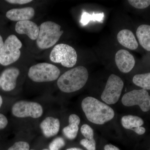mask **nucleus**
<instances>
[{
	"label": "nucleus",
	"instance_id": "f257e3e1",
	"mask_svg": "<svg viewBox=\"0 0 150 150\" xmlns=\"http://www.w3.org/2000/svg\"><path fill=\"white\" fill-rule=\"evenodd\" d=\"M81 107L89 121L97 125H103L114 118L115 112L107 104L92 97L83 99Z\"/></svg>",
	"mask_w": 150,
	"mask_h": 150
},
{
	"label": "nucleus",
	"instance_id": "f03ea898",
	"mask_svg": "<svg viewBox=\"0 0 150 150\" xmlns=\"http://www.w3.org/2000/svg\"><path fill=\"white\" fill-rule=\"evenodd\" d=\"M88 78L86 68L80 66L65 72L57 81V86L63 92L78 91L85 85Z\"/></svg>",
	"mask_w": 150,
	"mask_h": 150
},
{
	"label": "nucleus",
	"instance_id": "7ed1b4c3",
	"mask_svg": "<svg viewBox=\"0 0 150 150\" xmlns=\"http://www.w3.org/2000/svg\"><path fill=\"white\" fill-rule=\"evenodd\" d=\"M39 33L36 40L38 48L46 49L51 48L59 41L64 33L61 26L53 21H46L40 25Z\"/></svg>",
	"mask_w": 150,
	"mask_h": 150
},
{
	"label": "nucleus",
	"instance_id": "20e7f679",
	"mask_svg": "<svg viewBox=\"0 0 150 150\" xmlns=\"http://www.w3.org/2000/svg\"><path fill=\"white\" fill-rule=\"evenodd\" d=\"M60 71L55 65L47 63H41L30 68L28 76L35 82L53 81L59 78Z\"/></svg>",
	"mask_w": 150,
	"mask_h": 150
},
{
	"label": "nucleus",
	"instance_id": "39448f33",
	"mask_svg": "<svg viewBox=\"0 0 150 150\" xmlns=\"http://www.w3.org/2000/svg\"><path fill=\"white\" fill-rule=\"evenodd\" d=\"M22 43L14 35H9L0 49V64L8 66L16 62L21 56Z\"/></svg>",
	"mask_w": 150,
	"mask_h": 150
},
{
	"label": "nucleus",
	"instance_id": "423d86ee",
	"mask_svg": "<svg viewBox=\"0 0 150 150\" xmlns=\"http://www.w3.org/2000/svg\"><path fill=\"white\" fill-rule=\"evenodd\" d=\"M77 54L74 48L68 44H58L54 46L50 54L52 62L61 64L67 68H72L77 61Z\"/></svg>",
	"mask_w": 150,
	"mask_h": 150
},
{
	"label": "nucleus",
	"instance_id": "0eeeda50",
	"mask_svg": "<svg viewBox=\"0 0 150 150\" xmlns=\"http://www.w3.org/2000/svg\"><path fill=\"white\" fill-rule=\"evenodd\" d=\"M124 87V83L117 75H110L108 78L101 98L107 104H115L121 96Z\"/></svg>",
	"mask_w": 150,
	"mask_h": 150
},
{
	"label": "nucleus",
	"instance_id": "6e6552de",
	"mask_svg": "<svg viewBox=\"0 0 150 150\" xmlns=\"http://www.w3.org/2000/svg\"><path fill=\"white\" fill-rule=\"evenodd\" d=\"M11 110L13 115L18 118H37L41 116L43 113V108L39 103L23 100L15 103Z\"/></svg>",
	"mask_w": 150,
	"mask_h": 150
},
{
	"label": "nucleus",
	"instance_id": "1a4fd4ad",
	"mask_svg": "<svg viewBox=\"0 0 150 150\" xmlns=\"http://www.w3.org/2000/svg\"><path fill=\"white\" fill-rule=\"evenodd\" d=\"M121 101L123 105L127 107L139 105L143 112L150 110V96L144 89L134 90L125 93Z\"/></svg>",
	"mask_w": 150,
	"mask_h": 150
},
{
	"label": "nucleus",
	"instance_id": "9d476101",
	"mask_svg": "<svg viewBox=\"0 0 150 150\" xmlns=\"http://www.w3.org/2000/svg\"><path fill=\"white\" fill-rule=\"evenodd\" d=\"M115 59L116 66L121 72L125 74L130 72L135 66L134 56L125 49H121L117 51Z\"/></svg>",
	"mask_w": 150,
	"mask_h": 150
},
{
	"label": "nucleus",
	"instance_id": "9b49d317",
	"mask_svg": "<svg viewBox=\"0 0 150 150\" xmlns=\"http://www.w3.org/2000/svg\"><path fill=\"white\" fill-rule=\"evenodd\" d=\"M20 71L18 68H10L6 69L0 76L1 87L6 91H10L15 88L16 81Z\"/></svg>",
	"mask_w": 150,
	"mask_h": 150
},
{
	"label": "nucleus",
	"instance_id": "f8f14e48",
	"mask_svg": "<svg viewBox=\"0 0 150 150\" xmlns=\"http://www.w3.org/2000/svg\"><path fill=\"white\" fill-rule=\"evenodd\" d=\"M16 31L19 34H26L30 39L37 40L39 35V27L36 23L30 20L17 22Z\"/></svg>",
	"mask_w": 150,
	"mask_h": 150
},
{
	"label": "nucleus",
	"instance_id": "ddd939ff",
	"mask_svg": "<svg viewBox=\"0 0 150 150\" xmlns=\"http://www.w3.org/2000/svg\"><path fill=\"white\" fill-rule=\"evenodd\" d=\"M35 13L33 8L27 7L12 9L6 13V16L11 21L18 22L30 20L34 17Z\"/></svg>",
	"mask_w": 150,
	"mask_h": 150
},
{
	"label": "nucleus",
	"instance_id": "4468645a",
	"mask_svg": "<svg viewBox=\"0 0 150 150\" xmlns=\"http://www.w3.org/2000/svg\"><path fill=\"white\" fill-rule=\"evenodd\" d=\"M40 127L42 133L47 138L54 137L59 133L60 123L59 119L48 117L42 121Z\"/></svg>",
	"mask_w": 150,
	"mask_h": 150
},
{
	"label": "nucleus",
	"instance_id": "2eb2a0df",
	"mask_svg": "<svg viewBox=\"0 0 150 150\" xmlns=\"http://www.w3.org/2000/svg\"><path fill=\"white\" fill-rule=\"evenodd\" d=\"M117 40L121 45L131 50L138 48V43L133 33L129 29L120 30L117 35Z\"/></svg>",
	"mask_w": 150,
	"mask_h": 150
},
{
	"label": "nucleus",
	"instance_id": "dca6fc26",
	"mask_svg": "<svg viewBox=\"0 0 150 150\" xmlns=\"http://www.w3.org/2000/svg\"><path fill=\"white\" fill-rule=\"evenodd\" d=\"M81 120L79 116L73 114L69 118V125L63 129V132L65 137L70 140L75 139L77 136L79 131V125Z\"/></svg>",
	"mask_w": 150,
	"mask_h": 150
},
{
	"label": "nucleus",
	"instance_id": "f3484780",
	"mask_svg": "<svg viewBox=\"0 0 150 150\" xmlns=\"http://www.w3.org/2000/svg\"><path fill=\"white\" fill-rule=\"evenodd\" d=\"M136 33L140 45L145 50L150 51V25H140Z\"/></svg>",
	"mask_w": 150,
	"mask_h": 150
},
{
	"label": "nucleus",
	"instance_id": "a211bd4d",
	"mask_svg": "<svg viewBox=\"0 0 150 150\" xmlns=\"http://www.w3.org/2000/svg\"><path fill=\"white\" fill-rule=\"evenodd\" d=\"M121 122L123 128L131 130L142 126L144 123V121L142 118L133 115L123 116L121 118Z\"/></svg>",
	"mask_w": 150,
	"mask_h": 150
},
{
	"label": "nucleus",
	"instance_id": "6ab92c4d",
	"mask_svg": "<svg viewBox=\"0 0 150 150\" xmlns=\"http://www.w3.org/2000/svg\"><path fill=\"white\" fill-rule=\"evenodd\" d=\"M133 82L134 84L142 89L146 90H150V72L135 75Z\"/></svg>",
	"mask_w": 150,
	"mask_h": 150
},
{
	"label": "nucleus",
	"instance_id": "aec40b11",
	"mask_svg": "<svg viewBox=\"0 0 150 150\" xmlns=\"http://www.w3.org/2000/svg\"><path fill=\"white\" fill-rule=\"evenodd\" d=\"M104 16V14L103 13H99L98 14L90 15L87 13L84 12L82 16L81 22L83 25H86L88 23L90 20H96L100 21L102 20Z\"/></svg>",
	"mask_w": 150,
	"mask_h": 150
},
{
	"label": "nucleus",
	"instance_id": "412c9836",
	"mask_svg": "<svg viewBox=\"0 0 150 150\" xmlns=\"http://www.w3.org/2000/svg\"><path fill=\"white\" fill-rule=\"evenodd\" d=\"M128 1L131 6L139 9L146 8L150 5V0H129Z\"/></svg>",
	"mask_w": 150,
	"mask_h": 150
},
{
	"label": "nucleus",
	"instance_id": "4be33fe9",
	"mask_svg": "<svg viewBox=\"0 0 150 150\" xmlns=\"http://www.w3.org/2000/svg\"><path fill=\"white\" fill-rule=\"evenodd\" d=\"M81 131L86 139L89 140H94L93 129L88 124H84L81 128Z\"/></svg>",
	"mask_w": 150,
	"mask_h": 150
},
{
	"label": "nucleus",
	"instance_id": "5701e85b",
	"mask_svg": "<svg viewBox=\"0 0 150 150\" xmlns=\"http://www.w3.org/2000/svg\"><path fill=\"white\" fill-rule=\"evenodd\" d=\"M65 142L62 137H57L54 139L49 145V150H59L64 146Z\"/></svg>",
	"mask_w": 150,
	"mask_h": 150
},
{
	"label": "nucleus",
	"instance_id": "b1692460",
	"mask_svg": "<svg viewBox=\"0 0 150 150\" xmlns=\"http://www.w3.org/2000/svg\"><path fill=\"white\" fill-rule=\"evenodd\" d=\"M8 150H30V146L26 142H17Z\"/></svg>",
	"mask_w": 150,
	"mask_h": 150
},
{
	"label": "nucleus",
	"instance_id": "393cba45",
	"mask_svg": "<svg viewBox=\"0 0 150 150\" xmlns=\"http://www.w3.org/2000/svg\"><path fill=\"white\" fill-rule=\"evenodd\" d=\"M80 144L87 150H96V142L95 140L83 139L81 140Z\"/></svg>",
	"mask_w": 150,
	"mask_h": 150
},
{
	"label": "nucleus",
	"instance_id": "a878e982",
	"mask_svg": "<svg viewBox=\"0 0 150 150\" xmlns=\"http://www.w3.org/2000/svg\"><path fill=\"white\" fill-rule=\"evenodd\" d=\"M8 121L5 115L0 113V130L4 129L7 126Z\"/></svg>",
	"mask_w": 150,
	"mask_h": 150
},
{
	"label": "nucleus",
	"instance_id": "bb28decb",
	"mask_svg": "<svg viewBox=\"0 0 150 150\" xmlns=\"http://www.w3.org/2000/svg\"><path fill=\"white\" fill-rule=\"evenodd\" d=\"M6 1L11 4L23 5L30 3L32 1V0H7Z\"/></svg>",
	"mask_w": 150,
	"mask_h": 150
},
{
	"label": "nucleus",
	"instance_id": "cd10ccee",
	"mask_svg": "<svg viewBox=\"0 0 150 150\" xmlns=\"http://www.w3.org/2000/svg\"><path fill=\"white\" fill-rule=\"evenodd\" d=\"M132 131H134L138 135H141L144 134L146 132V129L144 127L140 126V127L133 129Z\"/></svg>",
	"mask_w": 150,
	"mask_h": 150
},
{
	"label": "nucleus",
	"instance_id": "c85d7f7f",
	"mask_svg": "<svg viewBox=\"0 0 150 150\" xmlns=\"http://www.w3.org/2000/svg\"><path fill=\"white\" fill-rule=\"evenodd\" d=\"M104 150H121L117 147L111 144L105 145L104 148Z\"/></svg>",
	"mask_w": 150,
	"mask_h": 150
},
{
	"label": "nucleus",
	"instance_id": "c756f323",
	"mask_svg": "<svg viewBox=\"0 0 150 150\" xmlns=\"http://www.w3.org/2000/svg\"><path fill=\"white\" fill-rule=\"evenodd\" d=\"M4 44V41H3L1 35H0V49L1 48L2 46H3Z\"/></svg>",
	"mask_w": 150,
	"mask_h": 150
},
{
	"label": "nucleus",
	"instance_id": "7c9ffc66",
	"mask_svg": "<svg viewBox=\"0 0 150 150\" xmlns=\"http://www.w3.org/2000/svg\"><path fill=\"white\" fill-rule=\"evenodd\" d=\"M67 150H83L81 149H79V148H70V149H68Z\"/></svg>",
	"mask_w": 150,
	"mask_h": 150
},
{
	"label": "nucleus",
	"instance_id": "2f4dec72",
	"mask_svg": "<svg viewBox=\"0 0 150 150\" xmlns=\"http://www.w3.org/2000/svg\"><path fill=\"white\" fill-rule=\"evenodd\" d=\"M3 103V99L2 97L0 96V108L1 106Z\"/></svg>",
	"mask_w": 150,
	"mask_h": 150
},
{
	"label": "nucleus",
	"instance_id": "473e14b6",
	"mask_svg": "<svg viewBox=\"0 0 150 150\" xmlns=\"http://www.w3.org/2000/svg\"><path fill=\"white\" fill-rule=\"evenodd\" d=\"M43 150H49L47 149H43Z\"/></svg>",
	"mask_w": 150,
	"mask_h": 150
},
{
	"label": "nucleus",
	"instance_id": "72a5a7b5",
	"mask_svg": "<svg viewBox=\"0 0 150 150\" xmlns=\"http://www.w3.org/2000/svg\"><path fill=\"white\" fill-rule=\"evenodd\" d=\"M1 80H0V87H1Z\"/></svg>",
	"mask_w": 150,
	"mask_h": 150
},
{
	"label": "nucleus",
	"instance_id": "f704fd0d",
	"mask_svg": "<svg viewBox=\"0 0 150 150\" xmlns=\"http://www.w3.org/2000/svg\"></svg>",
	"mask_w": 150,
	"mask_h": 150
}]
</instances>
